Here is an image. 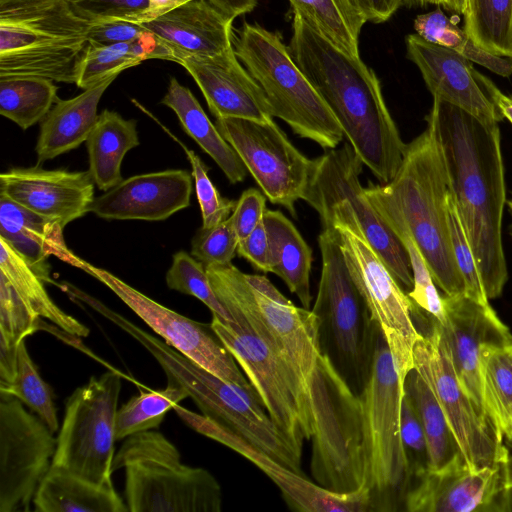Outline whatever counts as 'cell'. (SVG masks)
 <instances>
[{
    "label": "cell",
    "mask_w": 512,
    "mask_h": 512,
    "mask_svg": "<svg viewBox=\"0 0 512 512\" xmlns=\"http://www.w3.org/2000/svg\"><path fill=\"white\" fill-rule=\"evenodd\" d=\"M426 121L440 146L486 295L495 299L508 279L502 243L506 188L499 126L486 125L438 99H433Z\"/></svg>",
    "instance_id": "1"
},
{
    "label": "cell",
    "mask_w": 512,
    "mask_h": 512,
    "mask_svg": "<svg viewBox=\"0 0 512 512\" xmlns=\"http://www.w3.org/2000/svg\"><path fill=\"white\" fill-rule=\"evenodd\" d=\"M290 54L339 122L344 137L381 184L396 175L406 148L375 72L293 15Z\"/></svg>",
    "instance_id": "2"
},
{
    "label": "cell",
    "mask_w": 512,
    "mask_h": 512,
    "mask_svg": "<svg viewBox=\"0 0 512 512\" xmlns=\"http://www.w3.org/2000/svg\"><path fill=\"white\" fill-rule=\"evenodd\" d=\"M365 195L393 231H405L425 258L445 296L465 293L450 240L447 199L449 179L430 125L406 144L402 163L386 184L369 182Z\"/></svg>",
    "instance_id": "3"
},
{
    "label": "cell",
    "mask_w": 512,
    "mask_h": 512,
    "mask_svg": "<svg viewBox=\"0 0 512 512\" xmlns=\"http://www.w3.org/2000/svg\"><path fill=\"white\" fill-rule=\"evenodd\" d=\"M111 321L155 358L167 380L186 389L203 415L302 474V447L273 422L252 385L241 386L221 379L117 312L112 314Z\"/></svg>",
    "instance_id": "4"
},
{
    "label": "cell",
    "mask_w": 512,
    "mask_h": 512,
    "mask_svg": "<svg viewBox=\"0 0 512 512\" xmlns=\"http://www.w3.org/2000/svg\"><path fill=\"white\" fill-rule=\"evenodd\" d=\"M211 286L235 323L259 336L291 367L310 396L321 354L320 321L297 307L263 275L247 274L232 263L205 265Z\"/></svg>",
    "instance_id": "5"
},
{
    "label": "cell",
    "mask_w": 512,
    "mask_h": 512,
    "mask_svg": "<svg viewBox=\"0 0 512 512\" xmlns=\"http://www.w3.org/2000/svg\"><path fill=\"white\" fill-rule=\"evenodd\" d=\"M89 26L66 0L0 6V78L33 76L76 83Z\"/></svg>",
    "instance_id": "6"
},
{
    "label": "cell",
    "mask_w": 512,
    "mask_h": 512,
    "mask_svg": "<svg viewBox=\"0 0 512 512\" xmlns=\"http://www.w3.org/2000/svg\"><path fill=\"white\" fill-rule=\"evenodd\" d=\"M232 45L261 87L273 117L323 149L338 147L344 138L339 122L277 33L244 22L233 32Z\"/></svg>",
    "instance_id": "7"
},
{
    "label": "cell",
    "mask_w": 512,
    "mask_h": 512,
    "mask_svg": "<svg viewBox=\"0 0 512 512\" xmlns=\"http://www.w3.org/2000/svg\"><path fill=\"white\" fill-rule=\"evenodd\" d=\"M313 433L311 474L330 491L349 493L367 487V458L362 405L321 352L310 384Z\"/></svg>",
    "instance_id": "8"
},
{
    "label": "cell",
    "mask_w": 512,
    "mask_h": 512,
    "mask_svg": "<svg viewBox=\"0 0 512 512\" xmlns=\"http://www.w3.org/2000/svg\"><path fill=\"white\" fill-rule=\"evenodd\" d=\"M125 469L130 512H220L222 491L206 469L181 462L177 447L153 429L125 438L112 471Z\"/></svg>",
    "instance_id": "9"
},
{
    "label": "cell",
    "mask_w": 512,
    "mask_h": 512,
    "mask_svg": "<svg viewBox=\"0 0 512 512\" xmlns=\"http://www.w3.org/2000/svg\"><path fill=\"white\" fill-rule=\"evenodd\" d=\"M307 203L318 213L322 228L332 226L337 230L351 277L380 328L404 387L408 373L414 369L413 350L420 336L413 320L412 300L364 237L346 203L327 198H310Z\"/></svg>",
    "instance_id": "10"
},
{
    "label": "cell",
    "mask_w": 512,
    "mask_h": 512,
    "mask_svg": "<svg viewBox=\"0 0 512 512\" xmlns=\"http://www.w3.org/2000/svg\"><path fill=\"white\" fill-rule=\"evenodd\" d=\"M318 245L322 266L312 311L320 321L321 351L360 394L369 375L379 327L351 277L337 230L322 228Z\"/></svg>",
    "instance_id": "11"
},
{
    "label": "cell",
    "mask_w": 512,
    "mask_h": 512,
    "mask_svg": "<svg viewBox=\"0 0 512 512\" xmlns=\"http://www.w3.org/2000/svg\"><path fill=\"white\" fill-rule=\"evenodd\" d=\"M404 387L390 349L377 331L372 362L366 384L359 394L362 405L367 487L375 510H389L397 493L411 479L401 438V404Z\"/></svg>",
    "instance_id": "12"
},
{
    "label": "cell",
    "mask_w": 512,
    "mask_h": 512,
    "mask_svg": "<svg viewBox=\"0 0 512 512\" xmlns=\"http://www.w3.org/2000/svg\"><path fill=\"white\" fill-rule=\"evenodd\" d=\"M119 372L92 376L68 397L56 437L51 468L102 486H113L112 463L118 400Z\"/></svg>",
    "instance_id": "13"
},
{
    "label": "cell",
    "mask_w": 512,
    "mask_h": 512,
    "mask_svg": "<svg viewBox=\"0 0 512 512\" xmlns=\"http://www.w3.org/2000/svg\"><path fill=\"white\" fill-rule=\"evenodd\" d=\"M428 315L429 330L420 332L414 350V369L439 403L470 469L505 464L510 457L504 438L487 414L461 384L441 324Z\"/></svg>",
    "instance_id": "14"
},
{
    "label": "cell",
    "mask_w": 512,
    "mask_h": 512,
    "mask_svg": "<svg viewBox=\"0 0 512 512\" xmlns=\"http://www.w3.org/2000/svg\"><path fill=\"white\" fill-rule=\"evenodd\" d=\"M211 327L244 371L273 422L297 445L313 433L309 393L291 367L247 327L212 315Z\"/></svg>",
    "instance_id": "15"
},
{
    "label": "cell",
    "mask_w": 512,
    "mask_h": 512,
    "mask_svg": "<svg viewBox=\"0 0 512 512\" xmlns=\"http://www.w3.org/2000/svg\"><path fill=\"white\" fill-rule=\"evenodd\" d=\"M215 125L266 198L296 217L295 203L305 200L314 159L299 151L273 120L217 118Z\"/></svg>",
    "instance_id": "16"
},
{
    "label": "cell",
    "mask_w": 512,
    "mask_h": 512,
    "mask_svg": "<svg viewBox=\"0 0 512 512\" xmlns=\"http://www.w3.org/2000/svg\"><path fill=\"white\" fill-rule=\"evenodd\" d=\"M57 439L16 397L0 395V512H28Z\"/></svg>",
    "instance_id": "17"
},
{
    "label": "cell",
    "mask_w": 512,
    "mask_h": 512,
    "mask_svg": "<svg viewBox=\"0 0 512 512\" xmlns=\"http://www.w3.org/2000/svg\"><path fill=\"white\" fill-rule=\"evenodd\" d=\"M363 165L348 142L340 148L328 150L314 159L304 201L309 198H327L346 203L364 237L408 293L413 287V276L407 251L367 199L359 179Z\"/></svg>",
    "instance_id": "18"
},
{
    "label": "cell",
    "mask_w": 512,
    "mask_h": 512,
    "mask_svg": "<svg viewBox=\"0 0 512 512\" xmlns=\"http://www.w3.org/2000/svg\"><path fill=\"white\" fill-rule=\"evenodd\" d=\"M82 270L111 289L154 332L180 353L221 379L250 386L211 324L187 318L149 298L114 274L84 261Z\"/></svg>",
    "instance_id": "19"
},
{
    "label": "cell",
    "mask_w": 512,
    "mask_h": 512,
    "mask_svg": "<svg viewBox=\"0 0 512 512\" xmlns=\"http://www.w3.org/2000/svg\"><path fill=\"white\" fill-rule=\"evenodd\" d=\"M94 185L89 171L47 170L39 165L0 175V195L63 228L89 212Z\"/></svg>",
    "instance_id": "20"
},
{
    "label": "cell",
    "mask_w": 512,
    "mask_h": 512,
    "mask_svg": "<svg viewBox=\"0 0 512 512\" xmlns=\"http://www.w3.org/2000/svg\"><path fill=\"white\" fill-rule=\"evenodd\" d=\"M443 304L445 322L441 327L458 378L486 413L480 381V350L487 344L512 343V333L490 305L480 304L465 294L444 295Z\"/></svg>",
    "instance_id": "21"
},
{
    "label": "cell",
    "mask_w": 512,
    "mask_h": 512,
    "mask_svg": "<svg viewBox=\"0 0 512 512\" xmlns=\"http://www.w3.org/2000/svg\"><path fill=\"white\" fill-rule=\"evenodd\" d=\"M177 64L192 76L216 119L273 120L261 87L237 58L233 45L213 56L181 57Z\"/></svg>",
    "instance_id": "22"
},
{
    "label": "cell",
    "mask_w": 512,
    "mask_h": 512,
    "mask_svg": "<svg viewBox=\"0 0 512 512\" xmlns=\"http://www.w3.org/2000/svg\"><path fill=\"white\" fill-rule=\"evenodd\" d=\"M505 464L473 470L462 460L443 470H426L405 492L404 508L409 512H492L504 485Z\"/></svg>",
    "instance_id": "23"
},
{
    "label": "cell",
    "mask_w": 512,
    "mask_h": 512,
    "mask_svg": "<svg viewBox=\"0 0 512 512\" xmlns=\"http://www.w3.org/2000/svg\"><path fill=\"white\" fill-rule=\"evenodd\" d=\"M192 177L182 169L131 176L94 198L89 212L105 220H165L190 205Z\"/></svg>",
    "instance_id": "24"
},
{
    "label": "cell",
    "mask_w": 512,
    "mask_h": 512,
    "mask_svg": "<svg viewBox=\"0 0 512 512\" xmlns=\"http://www.w3.org/2000/svg\"><path fill=\"white\" fill-rule=\"evenodd\" d=\"M232 18L208 0H189L141 23L158 43L157 59L213 56L232 46Z\"/></svg>",
    "instance_id": "25"
},
{
    "label": "cell",
    "mask_w": 512,
    "mask_h": 512,
    "mask_svg": "<svg viewBox=\"0 0 512 512\" xmlns=\"http://www.w3.org/2000/svg\"><path fill=\"white\" fill-rule=\"evenodd\" d=\"M406 55L419 69L433 99L448 102L486 125L502 116L473 76V66L455 50L429 43L417 34L406 37Z\"/></svg>",
    "instance_id": "26"
},
{
    "label": "cell",
    "mask_w": 512,
    "mask_h": 512,
    "mask_svg": "<svg viewBox=\"0 0 512 512\" xmlns=\"http://www.w3.org/2000/svg\"><path fill=\"white\" fill-rule=\"evenodd\" d=\"M64 228L0 195V238L6 241L46 282L62 289L51 278L49 257L80 268L84 260L66 245Z\"/></svg>",
    "instance_id": "27"
},
{
    "label": "cell",
    "mask_w": 512,
    "mask_h": 512,
    "mask_svg": "<svg viewBox=\"0 0 512 512\" xmlns=\"http://www.w3.org/2000/svg\"><path fill=\"white\" fill-rule=\"evenodd\" d=\"M117 76L112 75L71 99L59 98L40 124L35 147L38 165L86 142L99 116V101Z\"/></svg>",
    "instance_id": "28"
},
{
    "label": "cell",
    "mask_w": 512,
    "mask_h": 512,
    "mask_svg": "<svg viewBox=\"0 0 512 512\" xmlns=\"http://www.w3.org/2000/svg\"><path fill=\"white\" fill-rule=\"evenodd\" d=\"M160 103L174 111L185 132L214 160L231 184L245 180L248 171L243 161L210 121L189 88L171 78Z\"/></svg>",
    "instance_id": "29"
},
{
    "label": "cell",
    "mask_w": 512,
    "mask_h": 512,
    "mask_svg": "<svg viewBox=\"0 0 512 512\" xmlns=\"http://www.w3.org/2000/svg\"><path fill=\"white\" fill-rule=\"evenodd\" d=\"M269 241L271 273L280 277L291 293L309 309L312 249L295 225L280 211L266 209L263 216Z\"/></svg>",
    "instance_id": "30"
},
{
    "label": "cell",
    "mask_w": 512,
    "mask_h": 512,
    "mask_svg": "<svg viewBox=\"0 0 512 512\" xmlns=\"http://www.w3.org/2000/svg\"><path fill=\"white\" fill-rule=\"evenodd\" d=\"M37 512H127L114 486H102L50 468L33 499Z\"/></svg>",
    "instance_id": "31"
},
{
    "label": "cell",
    "mask_w": 512,
    "mask_h": 512,
    "mask_svg": "<svg viewBox=\"0 0 512 512\" xmlns=\"http://www.w3.org/2000/svg\"><path fill=\"white\" fill-rule=\"evenodd\" d=\"M139 143L136 120L124 119L117 112L108 109L99 114L86 140V146L89 156L88 171L100 190L108 191L123 180V158Z\"/></svg>",
    "instance_id": "32"
},
{
    "label": "cell",
    "mask_w": 512,
    "mask_h": 512,
    "mask_svg": "<svg viewBox=\"0 0 512 512\" xmlns=\"http://www.w3.org/2000/svg\"><path fill=\"white\" fill-rule=\"evenodd\" d=\"M0 275L11 284L20 298L39 318H45L65 333L86 337L89 329L60 309L50 298L46 282L6 241L0 238Z\"/></svg>",
    "instance_id": "33"
},
{
    "label": "cell",
    "mask_w": 512,
    "mask_h": 512,
    "mask_svg": "<svg viewBox=\"0 0 512 512\" xmlns=\"http://www.w3.org/2000/svg\"><path fill=\"white\" fill-rule=\"evenodd\" d=\"M423 426L428 451V470L439 471L464 460L450 425L434 394L415 370L404 383Z\"/></svg>",
    "instance_id": "34"
},
{
    "label": "cell",
    "mask_w": 512,
    "mask_h": 512,
    "mask_svg": "<svg viewBox=\"0 0 512 512\" xmlns=\"http://www.w3.org/2000/svg\"><path fill=\"white\" fill-rule=\"evenodd\" d=\"M479 370L486 414L497 432L512 441V343L482 346Z\"/></svg>",
    "instance_id": "35"
},
{
    "label": "cell",
    "mask_w": 512,
    "mask_h": 512,
    "mask_svg": "<svg viewBox=\"0 0 512 512\" xmlns=\"http://www.w3.org/2000/svg\"><path fill=\"white\" fill-rule=\"evenodd\" d=\"M293 15L342 51L359 56V35L366 20L350 0H288Z\"/></svg>",
    "instance_id": "36"
},
{
    "label": "cell",
    "mask_w": 512,
    "mask_h": 512,
    "mask_svg": "<svg viewBox=\"0 0 512 512\" xmlns=\"http://www.w3.org/2000/svg\"><path fill=\"white\" fill-rule=\"evenodd\" d=\"M157 52V40L150 32L132 42L103 45L88 41L77 65L75 84L88 89L144 60L157 59Z\"/></svg>",
    "instance_id": "37"
},
{
    "label": "cell",
    "mask_w": 512,
    "mask_h": 512,
    "mask_svg": "<svg viewBox=\"0 0 512 512\" xmlns=\"http://www.w3.org/2000/svg\"><path fill=\"white\" fill-rule=\"evenodd\" d=\"M54 81L41 77L0 78V114L26 130L41 122L59 100Z\"/></svg>",
    "instance_id": "38"
},
{
    "label": "cell",
    "mask_w": 512,
    "mask_h": 512,
    "mask_svg": "<svg viewBox=\"0 0 512 512\" xmlns=\"http://www.w3.org/2000/svg\"><path fill=\"white\" fill-rule=\"evenodd\" d=\"M187 397L189 394L186 389L171 380H167L164 389L141 391L118 408L116 441L159 427L165 415Z\"/></svg>",
    "instance_id": "39"
},
{
    "label": "cell",
    "mask_w": 512,
    "mask_h": 512,
    "mask_svg": "<svg viewBox=\"0 0 512 512\" xmlns=\"http://www.w3.org/2000/svg\"><path fill=\"white\" fill-rule=\"evenodd\" d=\"M464 30L485 50L512 57V0H469Z\"/></svg>",
    "instance_id": "40"
},
{
    "label": "cell",
    "mask_w": 512,
    "mask_h": 512,
    "mask_svg": "<svg viewBox=\"0 0 512 512\" xmlns=\"http://www.w3.org/2000/svg\"><path fill=\"white\" fill-rule=\"evenodd\" d=\"M0 395L18 398L33 411L53 432L59 430L53 391L40 376L31 359L25 340L18 347L15 377L11 385Z\"/></svg>",
    "instance_id": "41"
},
{
    "label": "cell",
    "mask_w": 512,
    "mask_h": 512,
    "mask_svg": "<svg viewBox=\"0 0 512 512\" xmlns=\"http://www.w3.org/2000/svg\"><path fill=\"white\" fill-rule=\"evenodd\" d=\"M168 288L196 297L225 322H234L230 313L216 296L205 266L185 251H178L172 257V264L166 273Z\"/></svg>",
    "instance_id": "42"
},
{
    "label": "cell",
    "mask_w": 512,
    "mask_h": 512,
    "mask_svg": "<svg viewBox=\"0 0 512 512\" xmlns=\"http://www.w3.org/2000/svg\"><path fill=\"white\" fill-rule=\"evenodd\" d=\"M448 224L453 256L465 285V295L483 305H490L476 258L461 222L453 195L447 199Z\"/></svg>",
    "instance_id": "43"
},
{
    "label": "cell",
    "mask_w": 512,
    "mask_h": 512,
    "mask_svg": "<svg viewBox=\"0 0 512 512\" xmlns=\"http://www.w3.org/2000/svg\"><path fill=\"white\" fill-rule=\"evenodd\" d=\"M404 245L413 276V287L407 293L412 302L440 324L445 322L443 297L440 296L428 264L418 246L405 231L394 232Z\"/></svg>",
    "instance_id": "44"
},
{
    "label": "cell",
    "mask_w": 512,
    "mask_h": 512,
    "mask_svg": "<svg viewBox=\"0 0 512 512\" xmlns=\"http://www.w3.org/2000/svg\"><path fill=\"white\" fill-rule=\"evenodd\" d=\"M163 129L179 143L191 164V174L194 178L196 196L202 215V226L213 227L228 219L236 206V201L221 196L208 176L209 168L201 158L193 150L188 149L169 130L164 127Z\"/></svg>",
    "instance_id": "45"
},
{
    "label": "cell",
    "mask_w": 512,
    "mask_h": 512,
    "mask_svg": "<svg viewBox=\"0 0 512 512\" xmlns=\"http://www.w3.org/2000/svg\"><path fill=\"white\" fill-rule=\"evenodd\" d=\"M238 238L231 218L199 228L191 241V255L205 265L228 264L237 254Z\"/></svg>",
    "instance_id": "46"
},
{
    "label": "cell",
    "mask_w": 512,
    "mask_h": 512,
    "mask_svg": "<svg viewBox=\"0 0 512 512\" xmlns=\"http://www.w3.org/2000/svg\"><path fill=\"white\" fill-rule=\"evenodd\" d=\"M72 12L90 24L123 19L139 23L150 0H66Z\"/></svg>",
    "instance_id": "47"
},
{
    "label": "cell",
    "mask_w": 512,
    "mask_h": 512,
    "mask_svg": "<svg viewBox=\"0 0 512 512\" xmlns=\"http://www.w3.org/2000/svg\"><path fill=\"white\" fill-rule=\"evenodd\" d=\"M401 438L410 476L417 477L428 470V451L418 412L407 393H404L401 404Z\"/></svg>",
    "instance_id": "48"
},
{
    "label": "cell",
    "mask_w": 512,
    "mask_h": 512,
    "mask_svg": "<svg viewBox=\"0 0 512 512\" xmlns=\"http://www.w3.org/2000/svg\"><path fill=\"white\" fill-rule=\"evenodd\" d=\"M416 34L425 41L460 52L469 36L440 8L420 14L414 20Z\"/></svg>",
    "instance_id": "49"
},
{
    "label": "cell",
    "mask_w": 512,
    "mask_h": 512,
    "mask_svg": "<svg viewBox=\"0 0 512 512\" xmlns=\"http://www.w3.org/2000/svg\"><path fill=\"white\" fill-rule=\"evenodd\" d=\"M266 210V196L255 188L242 192L230 215L238 243L244 240L262 221Z\"/></svg>",
    "instance_id": "50"
},
{
    "label": "cell",
    "mask_w": 512,
    "mask_h": 512,
    "mask_svg": "<svg viewBox=\"0 0 512 512\" xmlns=\"http://www.w3.org/2000/svg\"><path fill=\"white\" fill-rule=\"evenodd\" d=\"M148 33L149 31L141 23L111 19L90 24L87 36L90 42L107 45L136 41Z\"/></svg>",
    "instance_id": "51"
},
{
    "label": "cell",
    "mask_w": 512,
    "mask_h": 512,
    "mask_svg": "<svg viewBox=\"0 0 512 512\" xmlns=\"http://www.w3.org/2000/svg\"><path fill=\"white\" fill-rule=\"evenodd\" d=\"M237 255L245 258L256 270L264 273L271 272L269 241L264 221H262L244 240L238 243Z\"/></svg>",
    "instance_id": "52"
},
{
    "label": "cell",
    "mask_w": 512,
    "mask_h": 512,
    "mask_svg": "<svg viewBox=\"0 0 512 512\" xmlns=\"http://www.w3.org/2000/svg\"><path fill=\"white\" fill-rule=\"evenodd\" d=\"M459 53L468 61L479 64L499 76L512 75V57L493 54L477 45L470 37Z\"/></svg>",
    "instance_id": "53"
},
{
    "label": "cell",
    "mask_w": 512,
    "mask_h": 512,
    "mask_svg": "<svg viewBox=\"0 0 512 512\" xmlns=\"http://www.w3.org/2000/svg\"><path fill=\"white\" fill-rule=\"evenodd\" d=\"M366 22L376 24L389 20L403 6V0H350Z\"/></svg>",
    "instance_id": "54"
},
{
    "label": "cell",
    "mask_w": 512,
    "mask_h": 512,
    "mask_svg": "<svg viewBox=\"0 0 512 512\" xmlns=\"http://www.w3.org/2000/svg\"><path fill=\"white\" fill-rule=\"evenodd\" d=\"M473 76L502 118L512 124V96L504 94L488 77L473 68Z\"/></svg>",
    "instance_id": "55"
},
{
    "label": "cell",
    "mask_w": 512,
    "mask_h": 512,
    "mask_svg": "<svg viewBox=\"0 0 512 512\" xmlns=\"http://www.w3.org/2000/svg\"><path fill=\"white\" fill-rule=\"evenodd\" d=\"M504 485L502 490L498 494L493 507L492 512H512V457L510 455L509 460L504 467Z\"/></svg>",
    "instance_id": "56"
},
{
    "label": "cell",
    "mask_w": 512,
    "mask_h": 512,
    "mask_svg": "<svg viewBox=\"0 0 512 512\" xmlns=\"http://www.w3.org/2000/svg\"><path fill=\"white\" fill-rule=\"evenodd\" d=\"M221 12L229 18L235 19L236 17L251 12L257 0H208Z\"/></svg>",
    "instance_id": "57"
},
{
    "label": "cell",
    "mask_w": 512,
    "mask_h": 512,
    "mask_svg": "<svg viewBox=\"0 0 512 512\" xmlns=\"http://www.w3.org/2000/svg\"><path fill=\"white\" fill-rule=\"evenodd\" d=\"M189 0H150V7L139 23L150 21Z\"/></svg>",
    "instance_id": "58"
},
{
    "label": "cell",
    "mask_w": 512,
    "mask_h": 512,
    "mask_svg": "<svg viewBox=\"0 0 512 512\" xmlns=\"http://www.w3.org/2000/svg\"><path fill=\"white\" fill-rule=\"evenodd\" d=\"M439 5L465 17L468 13L469 0H440Z\"/></svg>",
    "instance_id": "59"
},
{
    "label": "cell",
    "mask_w": 512,
    "mask_h": 512,
    "mask_svg": "<svg viewBox=\"0 0 512 512\" xmlns=\"http://www.w3.org/2000/svg\"><path fill=\"white\" fill-rule=\"evenodd\" d=\"M428 4H440V0H403V6L415 7L426 6Z\"/></svg>",
    "instance_id": "60"
},
{
    "label": "cell",
    "mask_w": 512,
    "mask_h": 512,
    "mask_svg": "<svg viewBox=\"0 0 512 512\" xmlns=\"http://www.w3.org/2000/svg\"><path fill=\"white\" fill-rule=\"evenodd\" d=\"M38 0H0V6L14 4V3H23V2H32Z\"/></svg>",
    "instance_id": "61"
},
{
    "label": "cell",
    "mask_w": 512,
    "mask_h": 512,
    "mask_svg": "<svg viewBox=\"0 0 512 512\" xmlns=\"http://www.w3.org/2000/svg\"><path fill=\"white\" fill-rule=\"evenodd\" d=\"M508 206H509L510 213L512 215V201L508 202Z\"/></svg>",
    "instance_id": "62"
}]
</instances>
